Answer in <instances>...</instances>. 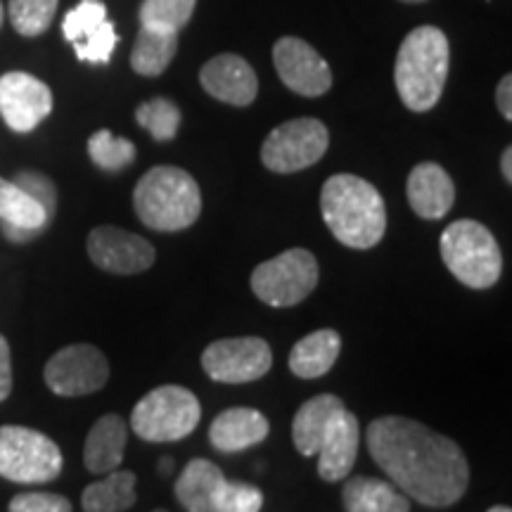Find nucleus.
<instances>
[{"label": "nucleus", "mask_w": 512, "mask_h": 512, "mask_svg": "<svg viewBox=\"0 0 512 512\" xmlns=\"http://www.w3.org/2000/svg\"><path fill=\"white\" fill-rule=\"evenodd\" d=\"M342 351V337L335 330H316L299 339L290 351V370L302 380L328 375Z\"/></svg>", "instance_id": "nucleus-22"}, {"label": "nucleus", "mask_w": 512, "mask_h": 512, "mask_svg": "<svg viewBox=\"0 0 512 512\" xmlns=\"http://www.w3.org/2000/svg\"><path fill=\"white\" fill-rule=\"evenodd\" d=\"M53 112V91L27 72L0 76V117L15 133H31Z\"/></svg>", "instance_id": "nucleus-14"}, {"label": "nucleus", "mask_w": 512, "mask_h": 512, "mask_svg": "<svg viewBox=\"0 0 512 512\" xmlns=\"http://www.w3.org/2000/svg\"><path fill=\"white\" fill-rule=\"evenodd\" d=\"M358 441H361V427L358 418L347 406L332 418L328 432L318 448V475L325 482H339L351 475V467L358 456Z\"/></svg>", "instance_id": "nucleus-16"}, {"label": "nucleus", "mask_w": 512, "mask_h": 512, "mask_svg": "<svg viewBox=\"0 0 512 512\" xmlns=\"http://www.w3.org/2000/svg\"><path fill=\"white\" fill-rule=\"evenodd\" d=\"M496 105H498V112L510 121L512 119V76L510 74H505L503 79L498 81Z\"/></svg>", "instance_id": "nucleus-37"}, {"label": "nucleus", "mask_w": 512, "mask_h": 512, "mask_svg": "<svg viewBox=\"0 0 512 512\" xmlns=\"http://www.w3.org/2000/svg\"><path fill=\"white\" fill-rule=\"evenodd\" d=\"M408 204L420 219L439 221L451 211L456 202V185L446 174L444 166L422 162L415 166L406 183Z\"/></svg>", "instance_id": "nucleus-17"}, {"label": "nucleus", "mask_w": 512, "mask_h": 512, "mask_svg": "<svg viewBox=\"0 0 512 512\" xmlns=\"http://www.w3.org/2000/svg\"><path fill=\"white\" fill-rule=\"evenodd\" d=\"M88 155H91L98 169L112 171L114 174V171L126 169V166L136 162L138 150L128 138H119L112 131H107V128H100V131H95L88 138Z\"/></svg>", "instance_id": "nucleus-27"}, {"label": "nucleus", "mask_w": 512, "mask_h": 512, "mask_svg": "<svg viewBox=\"0 0 512 512\" xmlns=\"http://www.w3.org/2000/svg\"><path fill=\"white\" fill-rule=\"evenodd\" d=\"M197 0H143L140 24L166 31H181L190 22Z\"/></svg>", "instance_id": "nucleus-30"}, {"label": "nucleus", "mask_w": 512, "mask_h": 512, "mask_svg": "<svg viewBox=\"0 0 512 512\" xmlns=\"http://www.w3.org/2000/svg\"><path fill=\"white\" fill-rule=\"evenodd\" d=\"M401 3H425V0H401Z\"/></svg>", "instance_id": "nucleus-43"}, {"label": "nucleus", "mask_w": 512, "mask_h": 512, "mask_svg": "<svg viewBox=\"0 0 512 512\" xmlns=\"http://www.w3.org/2000/svg\"><path fill=\"white\" fill-rule=\"evenodd\" d=\"M60 0H10V22L17 34L34 38L48 31Z\"/></svg>", "instance_id": "nucleus-29"}, {"label": "nucleus", "mask_w": 512, "mask_h": 512, "mask_svg": "<svg viewBox=\"0 0 512 512\" xmlns=\"http://www.w3.org/2000/svg\"><path fill=\"white\" fill-rule=\"evenodd\" d=\"M155 512H166V510H155Z\"/></svg>", "instance_id": "nucleus-44"}, {"label": "nucleus", "mask_w": 512, "mask_h": 512, "mask_svg": "<svg viewBox=\"0 0 512 512\" xmlns=\"http://www.w3.org/2000/svg\"><path fill=\"white\" fill-rule=\"evenodd\" d=\"M15 183L24 192H27L29 197H34V200L43 207V211L48 214V219L53 221V216L57 211V188H55V183L50 181L48 176L38 174V171H19Z\"/></svg>", "instance_id": "nucleus-34"}, {"label": "nucleus", "mask_w": 512, "mask_h": 512, "mask_svg": "<svg viewBox=\"0 0 512 512\" xmlns=\"http://www.w3.org/2000/svg\"><path fill=\"white\" fill-rule=\"evenodd\" d=\"M0 221L34 230H46L50 223L41 204L29 197L15 181H5V178H0Z\"/></svg>", "instance_id": "nucleus-26"}, {"label": "nucleus", "mask_w": 512, "mask_h": 512, "mask_svg": "<svg viewBox=\"0 0 512 512\" xmlns=\"http://www.w3.org/2000/svg\"><path fill=\"white\" fill-rule=\"evenodd\" d=\"M136 472L114 470L83 489V512H124L136 505Z\"/></svg>", "instance_id": "nucleus-24"}, {"label": "nucleus", "mask_w": 512, "mask_h": 512, "mask_svg": "<svg viewBox=\"0 0 512 512\" xmlns=\"http://www.w3.org/2000/svg\"><path fill=\"white\" fill-rule=\"evenodd\" d=\"M441 261L465 287L489 290L503 271V252L489 228L479 221H453L439 240Z\"/></svg>", "instance_id": "nucleus-5"}, {"label": "nucleus", "mask_w": 512, "mask_h": 512, "mask_svg": "<svg viewBox=\"0 0 512 512\" xmlns=\"http://www.w3.org/2000/svg\"><path fill=\"white\" fill-rule=\"evenodd\" d=\"M330 147V131L311 117L290 119L275 126L261 145V162L273 174L304 171L323 159Z\"/></svg>", "instance_id": "nucleus-9"}, {"label": "nucleus", "mask_w": 512, "mask_h": 512, "mask_svg": "<svg viewBox=\"0 0 512 512\" xmlns=\"http://www.w3.org/2000/svg\"><path fill=\"white\" fill-rule=\"evenodd\" d=\"M271 432V422L256 408H228L209 427V441L216 451L238 453L261 444Z\"/></svg>", "instance_id": "nucleus-18"}, {"label": "nucleus", "mask_w": 512, "mask_h": 512, "mask_svg": "<svg viewBox=\"0 0 512 512\" xmlns=\"http://www.w3.org/2000/svg\"><path fill=\"white\" fill-rule=\"evenodd\" d=\"M0 230H3L5 238H8L10 242H17V245H22V242L34 240V238H38V235L43 233V230L22 228V226H12V223H3V221H0Z\"/></svg>", "instance_id": "nucleus-38"}, {"label": "nucleus", "mask_w": 512, "mask_h": 512, "mask_svg": "<svg viewBox=\"0 0 512 512\" xmlns=\"http://www.w3.org/2000/svg\"><path fill=\"white\" fill-rule=\"evenodd\" d=\"M117 41H119L117 29H114L110 19H105L93 34H88L79 43H72V46L76 50V57H79L81 62L107 64L114 53V48H117Z\"/></svg>", "instance_id": "nucleus-32"}, {"label": "nucleus", "mask_w": 512, "mask_h": 512, "mask_svg": "<svg viewBox=\"0 0 512 512\" xmlns=\"http://www.w3.org/2000/svg\"><path fill=\"white\" fill-rule=\"evenodd\" d=\"M138 126H143L157 143H169L181 128V110L166 98L147 100L136 110Z\"/></svg>", "instance_id": "nucleus-28"}, {"label": "nucleus", "mask_w": 512, "mask_h": 512, "mask_svg": "<svg viewBox=\"0 0 512 512\" xmlns=\"http://www.w3.org/2000/svg\"><path fill=\"white\" fill-rule=\"evenodd\" d=\"M3 17H5V12H3V3H0V24H3Z\"/></svg>", "instance_id": "nucleus-42"}, {"label": "nucleus", "mask_w": 512, "mask_h": 512, "mask_svg": "<svg viewBox=\"0 0 512 512\" xmlns=\"http://www.w3.org/2000/svg\"><path fill=\"white\" fill-rule=\"evenodd\" d=\"M264 508V494L252 484L228 482L223 484L216 512H261Z\"/></svg>", "instance_id": "nucleus-33"}, {"label": "nucleus", "mask_w": 512, "mask_h": 512, "mask_svg": "<svg viewBox=\"0 0 512 512\" xmlns=\"http://www.w3.org/2000/svg\"><path fill=\"white\" fill-rule=\"evenodd\" d=\"M178 53L176 31L155 29L140 24L136 46L131 50V67L140 76H159L166 72Z\"/></svg>", "instance_id": "nucleus-25"}, {"label": "nucleus", "mask_w": 512, "mask_h": 512, "mask_svg": "<svg viewBox=\"0 0 512 512\" xmlns=\"http://www.w3.org/2000/svg\"><path fill=\"white\" fill-rule=\"evenodd\" d=\"M128 441V422L117 413L102 415L95 420L83 446V463L93 475H107V472L119 470L121 460L126 453Z\"/></svg>", "instance_id": "nucleus-19"}, {"label": "nucleus", "mask_w": 512, "mask_h": 512, "mask_svg": "<svg viewBox=\"0 0 512 512\" xmlns=\"http://www.w3.org/2000/svg\"><path fill=\"white\" fill-rule=\"evenodd\" d=\"M273 64L280 81L304 98H320L332 88L330 64L304 38H280L273 46Z\"/></svg>", "instance_id": "nucleus-12"}, {"label": "nucleus", "mask_w": 512, "mask_h": 512, "mask_svg": "<svg viewBox=\"0 0 512 512\" xmlns=\"http://www.w3.org/2000/svg\"><path fill=\"white\" fill-rule=\"evenodd\" d=\"M62 451L48 434L22 425L0 427V477L15 484H46L60 477Z\"/></svg>", "instance_id": "nucleus-7"}, {"label": "nucleus", "mask_w": 512, "mask_h": 512, "mask_svg": "<svg viewBox=\"0 0 512 512\" xmlns=\"http://www.w3.org/2000/svg\"><path fill=\"white\" fill-rule=\"evenodd\" d=\"M159 470L169 472L171 470V458H164V463H159Z\"/></svg>", "instance_id": "nucleus-40"}, {"label": "nucleus", "mask_w": 512, "mask_h": 512, "mask_svg": "<svg viewBox=\"0 0 512 512\" xmlns=\"http://www.w3.org/2000/svg\"><path fill=\"white\" fill-rule=\"evenodd\" d=\"M320 211L330 233L351 249L375 247L387 230V207L380 190L354 174H337L325 181Z\"/></svg>", "instance_id": "nucleus-2"}, {"label": "nucleus", "mask_w": 512, "mask_h": 512, "mask_svg": "<svg viewBox=\"0 0 512 512\" xmlns=\"http://www.w3.org/2000/svg\"><path fill=\"white\" fill-rule=\"evenodd\" d=\"M451 48L437 27H418L403 38L394 64V83L403 105L411 112H430L441 100Z\"/></svg>", "instance_id": "nucleus-3"}, {"label": "nucleus", "mask_w": 512, "mask_h": 512, "mask_svg": "<svg viewBox=\"0 0 512 512\" xmlns=\"http://www.w3.org/2000/svg\"><path fill=\"white\" fill-rule=\"evenodd\" d=\"M489 512H512V510L508 508V505H494Z\"/></svg>", "instance_id": "nucleus-41"}, {"label": "nucleus", "mask_w": 512, "mask_h": 512, "mask_svg": "<svg viewBox=\"0 0 512 512\" xmlns=\"http://www.w3.org/2000/svg\"><path fill=\"white\" fill-rule=\"evenodd\" d=\"M8 512H74L69 498L60 494H41V491H31V494H17L8 505Z\"/></svg>", "instance_id": "nucleus-35"}, {"label": "nucleus", "mask_w": 512, "mask_h": 512, "mask_svg": "<svg viewBox=\"0 0 512 512\" xmlns=\"http://www.w3.org/2000/svg\"><path fill=\"white\" fill-rule=\"evenodd\" d=\"M501 171H503L505 183H512V150H510V147H505V150H503V157H501Z\"/></svg>", "instance_id": "nucleus-39"}, {"label": "nucleus", "mask_w": 512, "mask_h": 512, "mask_svg": "<svg viewBox=\"0 0 512 512\" xmlns=\"http://www.w3.org/2000/svg\"><path fill=\"white\" fill-rule=\"evenodd\" d=\"M200 83L211 98L233 107H247L259 93V79L245 57L223 53L211 57L200 72Z\"/></svg>", "instance_id": "nucleus-15"}, {"label": "nucleus", "mask_w": 512, "mask_h": 512, "mask_svg": "<svg viewBox=\"0 0 512 512\" xmlns=\"http://www.w3.org/2000/svg\"><path fill=\"white\" fill-rule=\"evenodd\" d=\"M347 512H411V501L392 482L375 477H351L342 489Z\"/></svg>", "instance_id": "nucleus-23"}, {"label": "nucleus", "mask_w": 512, "mask_h": 512, "mask_svg": "<svg viewBox=\"0 0 512 512\" xmlns=\"http://www.w3.org/2000/svg\"><path fill=\"white\" fill-rule=\"evenodd\" d=\"M223 484L221 467L207 458H192L176 479V498L188 512H216Z\"/></svg>", "instance_id": "nucleus-20"}, {"label": "nucleus", "mask_w": 512, "mask_h": 512, "mask_svg": "<svg viewBox=\"0 0 512 512\" xmlns=\"http://www.w3.org/2000/svg\"><path fill=\"white\" fill-rule=\"evenodd\" d=\"M318 273V261L309 249H287L254 268L252 292L273 309H287L302 304L316 290Z\"/></svg>", "instance_id": "nucleus-8"}, {"label": "nucleus", "mask_w": 512, "mask_h": 512, "mask_svg": "<svg viewBox=\"0 0 512 512\" xmlns=\"http://www.w3.org/2000/svg\"><path fill=\"white\" fill-rule=\"evenodd\" d=\"M273 366V351L261 337H230L211 342L202 354V368L214 382L247 384L261 380Z\"/></svg>", "instance_id": "nucleus-10"}, {"label": "nucleus", "mask_w": 512, "mask_h": 512, "mask_svg": "<svg viewBox=\"0 0 512 512\" xmlns=\"http://www.w3.org/2000/svg\"><path fill=\"white\" fill-rule=\"evenodd\" d=\"M133 207L147 228L159 233H178L200 219L202 192L185 169L155 166L138 181Z\"/></svg>", "instance_id": "nucleus-4"}, {"label": "nucleus", "mask_w": 512, "mask_h": 512, "mask_svg": "<svg viewBox=\"0 0 512 512\" xmlns=\"http://www.w3.org/2000/svg\"><path fill=\"white\" fill-rule=\"evenodd\" d=\"M86 249L100 271L114 275L143 273L157 259V249L150 240L117 226L93 228Z\"/></svg>", "instance_id": "nucleus-13"}, {"label": "nucleus", "mask_w": 512, "mask_h": 512, "mask_svg": "<svg viewBox=\"0 0 512 512\" xmlns=\"http://www.w3.org/2000/svg\"><path fill=\"white\" fill-rule=\"evenodd\" d=\"M370 458L401 494L427 508H448L465 496L470 465L456 441L418 420L384 415L368 425Z\"/></svg>", "instance_id": "nucleus-1"}, {"label": "nucleus", "mask_w": 512, "mask_h": 512, "mask_svg": "<svg viewBox=\"0 0 512 512\" xmlns=\"http://www.w3.org/2000/svg\"><path fill=\"white\" fill-rule=\"evenodd\" d=\"M43 377L57 396H86L105 387L110 363L93 344H69L46 363Z\"/></svg>", "instance_id": "nucleus-11"}, {"label": "nucleus", "mask_w": 512, "mask_h": 512, "mask_svg": "<svg viewBox=\"0 0 512 512\" xmlns=\"http://www.w3.org/2000/svg\"><path fill=\"white\" fill-rule=\"evenodd\" d=\"M12 392V356L8 339L0 335V401H5Z\"/></svg>", "instance_id": "nucleus-36"}, {"label": "nucleus", "mask_w": 512, "mask_h": 512, "mask_svg": "<svg viewBox=\"0 0 512 512\" xmlns=\"http://www.w3.org/2000/svg\"><path fill=\"white\" fill-rule=\"evenodd\" d=\"M107 19V5L102 0H81L74 10H69L62 19V34L69 43H79L88 34H93Z\"/></svg>", "instance_id": "nucleus-31"}, {"label": "nucleus", "mask_w": 512, "mask_h": 512, "mask_svg": "<svg viewBox=\"0 0 512 512\" xmlns=\"http://www.w3.org/2000/svg\"><path fill=\"white\" fill-rule=\"evenodd\" d=\"M202 420L200 399L181 384H162L145 394L131 413V430L150 444L181 441L197 430Z\"/></svg>", "instance_id": "nucleus-6"}, {"label": "nucleus", "mask_w": 512, "mask_h": 512, "mask_svg": "<svg viewBox=\"0 0 512 512\" xmlns=\"http://www.w3.org/2000/svg\"><path fill=\"white\" fill-rule=\"evenodd\" d=\"M344 408V401L335 394H318L299 408L292 420V441L302 456H316L320 441L328 432L330 422Z\"/></svg>", "instance_id": "nucleus-21"}]
</instances>
